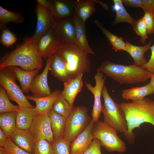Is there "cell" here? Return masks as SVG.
Masks as SVG:
<instances>
[{
  "label": "cell",
  "instance_id": "cell-1",
  "mask_svg": "<svg viewBox=\"0 0 154 154\" xmlns=\"http://www.w3.org/2000/svg\"><path fill=\"white\" fill-rule=\"evenodd\" d=\"M37 43L32 36L23 38V42L15 49L1 58L0 69L11 66H19L27 71L41 69L43 60L38 50Z\"/></svg>",
  "mask_w": 154,
  "mask_h": 154
},
{
  "label": "cell",
  "instance_id": "cell-2",
  "mask_svg": "<svg viewBox=\"0 0 154 154\" xmlns=\"http://www.w3.org/2000/svg\"><path fill=\"white\" fill-rule=\"evenodd\" d=\"M121 105L125 113L128 129L124 137L129 144L134 143L135 135L133 130L147 123L154 126V100L145 98L141 100L123 102Z\"/></svg>",
  "mask_w": 154,
  "mask_h": 154
},
{
  "label": "cell",
  "instance_id": "cell-3",
  "mask_svg": "<svg viewBox=\"0 0 154 154\" xmlns=\"http://www.w3.org/2000/svg\"><path fill=\"white\" fill-rule=\"evenodd\" d=\"M98 69L106 76L121 84L145 82L150 78L151 74L146 69L133 64L122 65L108 60L103 62Z\"/></svg>",
  "mask_w": 154,
  "mask_h": 154
},
{
  "label": "cell",
  "instance_id": "cell-4",
  "mask_svg": "<svg viewBox=\"0 0 154 154\" xmlns=\"http://www.w3.org/2000/svg\"><path fill=\"white\" fill-rule=\"evenodd\" d=\"M55 54L64 61L71 78L90 71L88 54L76 44L62 43Z\"/></svg>",
  "mask_w": 154,
  "mask_h": 154
},
{
  "label": "cell",
  "instance_id": "cell-5",
  "mask_svg": "<svg viewBox=\"0 0 154 154\" xmlns=\"http://www.w3.org/2000/svg\"><path fill=\"white\" fill-rule=\"evenodd\" d=\"M102 95L104 101L102 112L104 122L117 131L123 134L126 133L128 129L127 122L121 104L116 102L111 97L105 85Z\"/></svg>",
  "mask_w": 154,
  "mask_h": 154
},
{
  "label": "cell",
  "instance_id": "cell-6",
  "mask_svg": "<svg viewBox=\"0 0 154 154\" xmlns=\"http://www.w3.org/2000/svg\"><path fill=\"white\" fill-rule=\"evenodd\" d=\"M92 132L94 139H98L108 151L123 153L126 151V145L117 135V131L104 121L99 120L94 123Z\"/></svg>",
  "mask_w": 154,
  "mask_h": 154
},
{
  "label": "cell",
  "instance_id": "cell-7",
  "mask_svg": "<svg viewBox=\"0 0 154 154\" xmlns=\"http://www.w3.org/2000/svg\"><path fill=\"white\" fill-rule=\"evenodd\" d=\"M91 119L86 107L74 106L66 119L63 138L70 143L73 142L84 130Z\"/></svg>",
  "mask_w": 154,
  "mask_h": 154
},
{
  "label": "cell",
  "instance_id": "cell-8",
  "mask_svg": "<svg viewBox=\"0 0 154 154\" xmlns=\"http://www.w3.org/2000/svg\"><path fill=\"white\" fill-rule=\"evenodd\" d=\"M13 66L0 69V84L6 90L10 100L15 102L19 107L33 108L19 85Z\"/></svg>",
  "mask_w": 154,
  "mask_h": 154
},
{
  "label": "cell",
  "instance_id": "cell-9",
  "mask_svg": "<svg viewBox=\"0 0 154 154\" xmlns=\"http://www.w3.org/2000/svg\"><path fill=\"white\" fill-rule=\"evenodd\" d=\"M61 44L58 34L52 27L41 37L37 43L40 54L44 59L54 55Z\"/></svg>",
  "mask_w": 154,
  "mask_h": 154
},
{
  "label": "cell",
  "instance_id": "cell-10",
  "mask_svg": "<svg viewBox=\"0 0 154 154\" xmlns=\"http://www.w3.org/2000/svg\"><path fill=\"white\" fill-rule=\"evenodd\" d=\"M104 74L97 69L94 76L96 85L93 86L90 83L85 82L87 88L94 95V102L92 113V119L94 123L99 120L102 113L103 106L102 104L101 97L102 89L105 85L106 76Z\"/></svg>",
  "mask_w": 154,
  "mask_h": 154
},
{
  "label": "cell",
  "instance_id": "cell-11",
  "mask_svg": "<svg viewBox=\"0 0 154 154\" xmlns=\"http://www.w3.org/2000/svg\"><path fill=\"white\" fill-rule=\"evenodd\" d=\"M35 11L37 23L35 31L32 37L34 41L37 43L41 37L52 27L55 21L49 9L37 2Z\"/></svg>",
  "mask_w": 154,
  "mask_h": 154
},
{
  "label": "cell",
  "instance_id": "cell-12",
  "mask_svg": "<svg viewBox=\"0 0 154 154\" xmlns=\"http://www.w3.org/2000/svg\"><path fill=\"white\" fill-rule=\"evenodd\" d=\"M29 129L35 139H45L50 143L54 141L48 114H37Z\"/></svg>",
  "mask_w": 154,
  "mask_h": 154
},
{
  "label": "cell",
  "instance_id": "cell-13",
  "mask_svg": "<svg viewBox=\"0 0 154 154\" xmlns=\"http://www.w3.org/2000/svg\"><path fill=\"white\" fill-rule=\"evenodd\" d=\"M54 57V55L46 59L45 66L43 71L37 75L34 79L30 90L33 96L43 97L52 93L48 84V75Z\"/></svg>",
  "mask_w": 154,
  "mask_h": 154
},
{
  "label": "cell",
  "instance_id": "cell-14",
  "mask_svg": "<svg viewBox=\"0 0 154 154\" xmlns=\"http://www.w3.org/2000/svg\"><path fill=\"white\" fill-rule=\"evenodd\" d=\"M52 27L58 34L62 43L77 44L75 27L73 17L55 21Z\"/></svg>",
  "mask_w": 154,
  "mask_h": 154
},
{
  "label": "cell",
  "instance_id": "cell-15",
  "mask_svg": "<svg viewBox=\"0 0 154 154\" xmlns=\"http://www.w3.org/2000/svg\"><path fill=\"white\" fill-rule=\"evenodd\" d=\"M48 9L55 21L72 17L75 15V0H48Z\"/></svg>",
  "mask_w": 154,
  "mask_h": 154
},
{
  "label": "cell",
  "instance_id": "cell-16",
  "mask_svg": "<svg viewBox=\"0 0 154 154\" xmlns=\"http://www.w3.org/2000/svg\"><path fill=\"white\" fill-rule=\"evenodd\" d=\"M94 122L92 118L84 130L71 143L70 154H83L94 139L92 129Z\"/></svg>",
  "mask_w": 154,
  "mask_h": 154
},
{
  "label": "cell",
  "instance_id": "cell-17",
  "mask_svg": "<svg viewBox=\"0 0 154 154\" xmlns=\"http://www.w3.org/2000/svg\"><path fill=\"white\" fill-rule=\"evenodd\" d=\"M16 145L27 152L34 154L35 139L29 129H16L9 137Z\"/></svg>",
  "mask_w": 154,
  "mask_h": 154
},
{
  "label": "cell",
  "instance_id": "cell-18",
  "mask_svg": "<svg viewBox=\"0 0 154 154\" xmlns=\"http://www.w3.org/2000/svg\"><path fill=\"white\" fill-rule=\"evenodd\" d=\"M81 74L64 82V88L62 94L72 106L77 95L81 91L83 85L82 76Z\"/></svg>",
  "mask_w": 154,
  "mask_h": 154
},
{
  "label": "cell",
  "instance_id": "cell-19",
  "mask_svg": "<svg viewBox=\"0 0 154 154\" xmlns=\"http://www.w3.org/2000/svg\"><path fill=\"white\" fill-rule=\"evenodd\" d=\"M61 91L56 90L48 96L41 97H36L32 96L27 95L26 97L29 100L34 101L36 104L35 108L38 113L48 114L52 108L56 100L60 96Z\"/></svg>",
  "mask_w": 154,
  "mask_h": 154
},
{
  "label": "cell",
  "instance_id": "cell-20",
  "mask_svg": "<svg viewBox=\"0 0 154 154\" xmlns=\"http://www.w3.org/2000/svg\"><path fill=\"white\" fill-rule=\"evenodd\" d=\"M73 18L75 27L77 44L87 54H94V52L90 46L87 38L85 23L75 15Z\"/></svg>",
  "mask_w": 154,
  "mask_h": 154
},
{
  "label": "cell",
  "instance_id": "cell-21",
  "mask_svg": "<svg viewBox=\"0 0 154 154\" xmlns=\"http://www.w3.org/2000/svg\"><path fill=\"white\" fill-rule=\"evenodd\" d=\"M151 42L150 41L146 45L139 46L133 45L128 41L125 42V51L132 58L134 61L133 64L143 68L147 63V61L144 56V54L150 49Z\"/></svg>",
  "mask_w": 154,
  "mask_h": 154
},
{
  "label": "cell",
  "instance_id": "cell-22",
  "mask_svg": "<svg viewBox=\"0 0 154 154\" xmlns=\"http://www.w3.org/2000/svg\"><path fill=\"white\" fill-rule=\"evenodd\" d=\"M19 107L16 117V128L21 130L29 129L34 118L38 113L35 108Z\"/></svg>",
  "mask_w": 154,
  "mask_h": 154
},
{
  "label": "cell",
  "instance_id": "cell-23",
  "mask_svg": "<svg viewBox=\"0 0 154 154\" xmlns=\"http://www.w3.org/2000/svg\"><path fill=\"white\" fill-rule=\"evenodd\" d=\"M48 114L54 140L63 138L66 118L55 112L52 108Z\"/></svg>",
  "mask_w": 154,
  "mask_h": 154
},
{
  "label": "cell",
  "instance_id": "cell-24",
  "mask_svg": "<svg viewBox=\"0 0 154 154\" xmlns=\"http://www.w3.org/2000/svg\"><path fill=\"white\" fill-rule=\"evenodd\" d=\"M17 79L19 82L23 93H29L33 80L39 70L27 71L16 66H13Z\"/></svg>",
  "mask_w": 154,
  "mask_h": 154
},
{
  "label": "cell",
  "instance_id": "cell-25",
  "mask_svg": "<svg viewBox=\"0 0 154 154\" xmlns=\"http://www.w3.org/2000/svg\"><path fill=\"white\" fill-rule=\"evenodd\" d=\"M152 94H154V90L149 83L142 86L132 87L123 90L121 97L126 100H131L132 102H136Z\"/></svg>",
  "mask_w": 154,
  "mask_h": 154
},
{
  "label": "cell",
  "instance_id": "cell-26",
  "mask_svg": "<svg viewBox=\"0 0 154 154\" xmlns=\"http://www.w3.org/2000/svg\"><path fill=\"white\" fill-rule=\"evenodd\" d=\"M98 1L94 0H75V15L85 23L95 11L94 3Z\"/></svg>",
  "mask_w": 154,
  "mask_h": 154
},
{
  "label": "cell",
  "instance_id": "cell-27",
  "mask_svg": "<svg viewBox=\"0 0 154 154\" xmlns=\"http://www.w3.org/2000/svg\"><path fill=\"white\" fill-rule=\"evenodd\" d=\"M49 70L60 81L64 82L71 79L64 61L56 54L54 55Z\"/></svg>",
  "mask_w": 154,
  "mask_h": 154
},
{
  "label": "cell",
  "instance_id": "cell-28",
  "mask_svg": "<svg viewBox=\"0 0 154 154\" xmlns=\"http://www.w3.org/2000/svg\"><path fill=\"white\" fill-rule=\"evenodd\" d=\"M17 113L16 111L0 113V128L9 137L17 129Z\"/></svg>",
  "mask_w": 154,
  "mask_h": 154
},
{
  "label": "cell",
  "instance_id": "cell-29",
  "mask_svg": "<svg viewBox=\"0 0 154 154\" xmlns=\"http://www.w3.org/2000/svg\"><path fill=\"white\" fill-rule=\"evenodd\" d=\"M94 21L109 40L113 50L116 52L120 50L126 51L125 42L121 37H119L108 30L97 19H94Z\"/></svg>",
  "mask_w": 154,
  "mask_h": 154
},
{
  "label": "cell",
  "instance_id": "cell-30",
  "mask_svg": "<svg viewBox=\"0 0 154 154\" xmlns=\"http://www.w3.org/2000/svg\"><path fill=\"white\" fill-rule=\"evenodd\" d=\"M116 11V17L113 24L114 25L121 23H126L132 27L136 21L127 13L124 7L122 0H113Z\"/></svg>",
  "mask_w": 154,
  "mask_h": 154
},
{
  "label": "cell",
  "instance_id": "cell-31",
  "mask_svg": "<svg viewBox=\"0 0 154 154\" xmlns=\"http://www.w3.org/2000/svg\"><path fill=\"white\" fill-rule=\"evenodd\" d=\"M25 19L20 12L7 10L0 6V26L6 28V25L10 22L17 24L23 23Z\"/></svg>",
  "mask_w": 154,
  "mask_h": 154
},
{
  "label": "cell",
  "instance_id": "cell-32",
  "mask_svg": "<svg viewBox=\"0 0 154 154\" xmlns=\"http://www.w3.org/2000/svg\"><path fill=\"white\" fill-rule=\"evenodd\" d=\"M73 107L71 106L64 98L61 91L60 94L55 101L52 108L56 112L63 116L67 119L71 113Z\"/></svg>",
  "mask_w": 154,
  "mask_h": 154
},
{
  "label": "cell",
  "instance_id": "cell-33",
  "mask_svg": "<svg viewBox=\"0 0 154 154\" xmlns=\"http://www.w3.org/2000/svg\"><path fill=\"white\" fill-rule=\"evenodd\" d=\"M19 106L13 104L10 101L7 92L2 86L0 87V113L17 112Z\"/></svg>",
  "mask_w": 154,
  "mask_h": 154
},
{
  "label": "cell",
  "instance_id": "cell-34",
  "mask_svg": "<svg viewBox=\"0 0 154 154\" xmlns=\"http://www.w3.org/2000/svg\"><path fill=\"white\" fill-rule=\"evenodd\" d=\"M71 143L64 138L54 140L51 143L53 154H70Z\"/></svg>",
  "mask_w": 154,
  "mask_h": 154
},
{
  "label": "cell",
  "instance_id": "cell-35",
  "mask_svg": "<svg viewBox=\"0 0 154 154\" xmlns=\"http://www.w3.org/2000/svg\"><path fill=\"white\" fill-rule=\"evenodd\" d=\"M34 154H53L51 143L45 139H35Z\"/></svg>",
  "mask_w": 154,
  "mask_h": 154
},
{
  "label": "cell",
  "instance_id": "cell-36",
  "mask_svg": "<svg viewBox=\"0 0 154 154\" xmlns=\"http://www.w3.org/2000/svg\"><path fill=\"white\" fill-rule=\"evenodd\" d=\"M133 27L136 33L140 37L141 43H144L148 38V34L143 17L136 21Z\"/></svg>",
  "mask_w": 154,
  "mask_h": 154
},
{
  "label": "cell",
  "instance_id": "cell-37",
  "mask_svg": "<svg viewBox=\"0 0 154 154\" xmlns=\"http://www.w3.org/2000/svg\"><path fill=\"white\" fill-rule=\"evenodd\" d=\"M17 40L16 35L8 29L5 28L3 29L0 39V43L3 46L10 47L16 43Z\"/></svg>",
  "mask_w": 154,
  "mask_h": 154
},
{
  "label": "cell",
  "instance_id": "cell-38",
  "mask_svg": "<svg viewBox=\"0 0 154 154\" xmlns=\"http://www.w3.org/2000/svg\"><path fill=\"white\" fill-rule=\"evenodd\" d=\"M3 147L8 154H31L16 145L9 137Z\"/></svg>",
  "mask_w": 154,
  "mask_h": 154
},
{
  "label": "cell",
  "instance_id": "cell-39",
  "mask_svg": "<svg viewBox=\"0 0 154 154\" xmlns=\"http://www.w3.org/2000/svg\"><path fill=\"white\" fill-rule=\"evenodd\" d=\"M144 20L147 27L148 34H154V19L153 14L149 12L145 11Z\"/></svg>",
  "mask_w": 154,
  "mask_h": 154
},
{
  "label": "cell",
  "instance_id": "cell-40",
  "mask_svg": "<svg viewBox=\"0 0 154 154\" xmlns=\"http://www.w3.org/2000/svg\"><path fill=\"white\" fill-rule=\"evenodd\" d=\"M101 146L99 140L94 138L90 146L83 154H102Z\"/></svg>",
  "mask_w": 154,
  "mask_h": 154
},
{
  "label": "cell",
  "instance_id": "cell-41",
  "mask_svg": "<svg viewBox=\"0 0 154 154\" xmlns=\"http://www.w3.org/2000/svg\"><path fill=\"white\" fill-rule=\"evenodd\" d=\"M150 49L151 51L150 58L143 68L152 74L154 73V44L151 46Z\"/></svg>",
  "mask_w": 154,
  "mask_h": 154
},
{
  "label": "cell",
  "instance_id": "cell-42",
  "mask_svg": "<svg viewBox=\"0 0 154 154\" xmlns=\"http://www.w3.org/2000/svg\"><path fill=\"white\" fill-rule=\"evenodd\" d=\"M141 8L144 12L147 11L154 14V0H142Z\"/></svg>",
  "mask_w": 154,
  "mask_h": 154
},
{
  "label": "cell",
  "instance_id": "cell-43",
  "mask_svg": "<svg viewBox=\"0 0 154 154\" xmlns=\"http://www.w3.org/2000/svg\"><path fill=\"white\" fill-rule=\"evenodd\" d=\"M126 6L135 8L142 7V0H122Z\"/></svg>",
  "mask_w": 154,
  "mask_h": 154
},
{
  "label": "cell",
  "instance_id": "cell-44",
  "mask_svg": "<svg viewBox=\"0 0 154 154\" xmlns=\"http://www.w3.org/2000/svg\"><path fill=\"white\" fill-rule=\"evenodd\" d=\"M8 137L0 128V147H3Z\"/></svg>",
  "mask_w": 154,
  "mask_h": 154
},
{
  "label": "cell",
  "instance_id": "cell-45",
  "mask_svg": "<svg viewBox=\"0 0 154 154\" xmlns=\"http://www.w3.org/2000/svg\"><path fill=\"white\" fill-rule=\"evenodd\" d=\"M150 78L151 80L149 83L154 90V73L151 74Z\"/></svg>",
  "mask_w": 154,
  "mask_h": 154
},
{
  "label": "cell",
  "instance_id": "cell-46",
  "mask_svg": "<svg viewBox=\"0 0 154 154\" xmlns=\"http://www.w3.org/2000/svg\"><path fill=\"white\" fill-rule=\"evenodd\" d=\"M153 17H154V13L153 14Z\"/></svg>",
  "mask_w": 154,
  "mask_h": 154
}]
</instances>
